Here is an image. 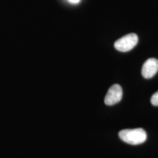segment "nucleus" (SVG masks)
I'll use <instances>...</instances> for the list:
<instances>
[{
  "mask_svg": "<svg viewBox=\"0 0 158 158\" xmlns=\"http://www.w3.org/2000/svg\"><path fill=\"white\" fill-rule=\"evenodd\" d=\"M158 71V60L155 58L148 59L142 69V74L145 79L153 77Z\"/></svg>",
  "mask_w": 158,
  "mask_h": 158,
  "instance_id": "4",
  "label": "nucleus"
},
{
  "mask_svg": "<svg viewBox=\"0 0 158 158\" xmlns=\"http://www.w3.org/2000/svg\"><path fill=\"white\" fill-rule=\"evenodd\" d=\"M138 42V37L136 34H128L117 40L114 44V47L117 51L126 52L132 49Z\"/></svg>",
  "mask_w": 158,
  "mask_h": 158,
  "instance_id": "2",
  "label": "nucleus"
},
{
  "mask_svg": "<svg viewBox=\"0 0 158 158\" xmlns=\"http://www.w3.org/2000/svg\"><path fill=\"white\" fill-rule=\"evenodd\" d=\"M151 102L153 106H158V91L152 96Z\"/></svg>",
  "mask_w": 158,
  "mask_h": 158,
  "instance_id": "5",
  "label": "nucleus"
},
{
  "mask_svg": "<svg viewBox=\"0 0 158 158\" xmlns=\"http://www.w3.org/2000/svg\"><path fill=\"white\" fill-rule=\"evenodd\" d=\"M120 139L128 144L139 145L147 140V134L142 128L123 130L119 132Z\"/></svg>",
  "mask_w": 158,
  "mask_h": 158,
  "instance_id": "1",
  "label": "nucleus"
},
{
  "mask_svg": "<svg viewBox=\"0 0 158 158\" xmlns=\"http://www.w3.org/2000/svg\"><path fill=\"white\" fill-rule=\"evenodd\" d=\"M123 97V89L119 85H114L108 91L104 99L107 106H113L120 102Z\"/></svg>",
  "mask_w": 158,
  "mask_h": 158,
  "instance_id": "3",
  "label": "nucleus"
},
{
  "mask_svg": "<svg viewBox=\"0 0 158 158\" xmlns=\"http://www.w3.org/2000/svg\"><path fill=\"white\" fill-rule=\"evenodd\" d=\"M69 1L72 3H77L79 2L80 0H69Z\"/></svg>",
  "mask_w": 158,
  "mask_h": 158,
  "instance_id": "6",
  "label": "nucleus"
}]
</instances>
